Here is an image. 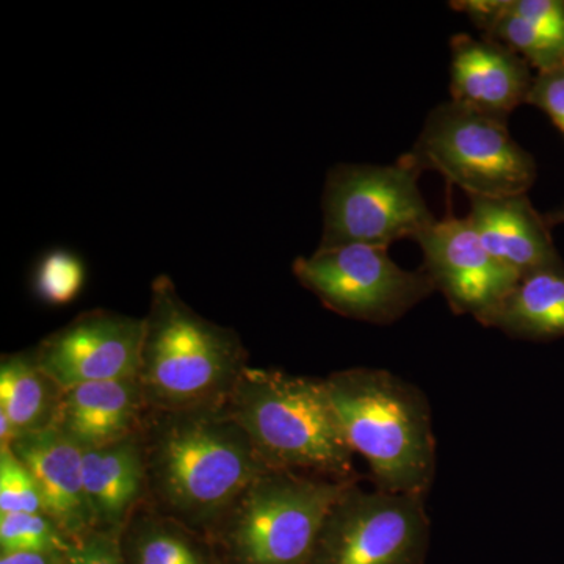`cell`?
<instances>
[{
  "mask_svg": "<svg viewBox=\"0 0 564 564\" xmlns=\"http://www.w3.org/2000/svg\"><path fill=\"white\" fill-rule=\"evenodd\" d=\"M469 198L527 195L536 181L533 155L511 137L508 121L454 101L434 107L410 152Z\"/></svg>",
  "mask_w": 564,
  "mask_h": 564,
  "instance_id": "cell-5",
  "label": "cell"
},
{
  "mask_svg": "<svg viewBox=\"0 0 564 564\" xmlns=\"http://www.w3.org/2000/svg\"><path fill=\"white\" fill-rule=\"evenodd\" d=\"M242 358L236 333L196 314L182 302L169 276L152 282L140 381L155 402L166 406L206 402L237 380Z\"/></svg>",
  "mask_w": 564,
  "mask_h": 564,
  "instance_id": "cell-3",
  "label": "cell"
},
{
  "mask_svg": "<svg viewBox=\"0 0 564 564\" xmlns=\"http://www.w3.org/2000/svg\"><path fill=\"white\" fill-rule=\"evenodd\" d=\"M467 220L486 250L519 276L564 272V262L551 236V225L534 209L529 196L469 198Z\"/></svg>",
  "mask_w": 564,
  "mask_h": 564,
  "instance_id": "cell-14",
  "label": "cell"
},
{
  "mask_svg": "<svg viewBox=\"0 0 564 564\" xmlns=\"http://www.w3.org/2000/svg\"><path fill=\"white\" fill-rule=\"evenodd\" d=\"M421 173L410 154L393 165L334 166L323 188L318 248L415 240L436 220L419 188Z\"/></svg>",
  "mask_w": 564,
  "mask_h": 564,
  "instance_id": "cell-6",
  "label": "cell"
},
{
  "mask_svg": "<svg viewBox=\"0 0 564 564\" xmlns=\"http://www.w3.org/2000/svg\"><path fill=\"white\" fill-rule=\"evenodd\" d=\"M426 529L423 497L350 484L326 519L313 558L318 564H411Z\"/></svg>",
  "mask_w": 564,
  "mask_h": 564,
  "instance_id": "cell-9",
  "label": "cell"
},
{
  "mask_svg": "<svg viewBox=\"0 0 564 564\" xmlns=\"http://www.w3.org/2000/svg\"><path fill=\"white\" fill-rule=\"evenodd\" d=\"M293 274L334 313L380 325L399 321L436 292L425 270H404L388 248L369 245L317 248L295 259Z\"/></svg>",
  "mask_w": 564,
  "mask_h": 564,
  "instance_id": "cell-8",
  "label": "cell"
},
{
  "mask_svg": "<svg viewBox=\"0 0 564 564\" xmlns=\"http://www.w3.org/2000/svg\"><path fill=\"white\" fill-rule=\"evenodd\" d=\"M451 51V101L507 121L529 101L532 66L510 47L459 33L452 39Z\"/></svg>",
  "mask_w": 564,
  "mask_h": 564,
  "instance_id": "cell-12",
  "label": "cell"
},
{
  "mask_svg": "<svg viewBox=\"0 0 564 564\" xmlns=\"http://www.w3.org/2000/svg\"><path fill=\"white\" fill-rule=\"evenodd\" d=\"M511 9L532 22L564 52V0H510Z\"/></svg>",
  "mask_w": 564,
  "mask_h": 564,
  "instance_id": "cell-23",
  "label": "cell"
},
{
  "mask_svg": "<svg viewBox=\"0 0 564 564\" xmlns=\"http://www.w3.org/2000/svg\"><path fill=\"white\" fill-rule=\"evenodd\" d=\"M62 552H13L3 554L0 564H61Z\"/></svg>",
  "mask_w": 564,
  "mask_h": 564,
  "instance_id": "cell-26",
  "label": "cell"
},
{
  "mask_svg": "<svg viewBox=\"0 0 564 564\" xmlns=\"http://www.w3.org/2000/svg\"><path fill=\"white\" fill-rule=\"evenodd\" d=\"M143 464L132 441L84 448V486L95 521L120 524L139 497Z\"/></svg>",
  "mask_w": 564,
  "mask_h": 564,
  "instance_id": "cell-17",
  "label": "cell"
},
{
  "mask_svg": "<svg viewBox=\"0 0 564 564\" xmlns=\"http://www.w3.org/2000/svg\"><path fill=\"white\" fill-rule=\"evenodd\" d=\"M545 220L551 226L562 225L564 223V209L551 212V214L545 215Z\"/></svg>",
  "mask_w": 564,
  "mask_h": 564,
  "instance_id": "cell-28",
  "label": "cell"
},
{
  "mask_svg": "<svg viewBox=\"0 0 564 564\" xmlns=\"http://www.w3.org/2000/svg\"><path fill=\"white\" fill-rule=\"evenodd\" d=\"M352 481L269 470L237 500L231 538L248 564H307L326 519Z\"/></svg>",
  "mask_w": 564,
  "mask_h": 564,
  "instance_id": "cell-7",
  "label": "cell"
},
{
  "mask_svg": "<svg viewBox=\"0 0 564 564\" xmlns=\"http://www.w3.org/2000/svg\"><path fill=\"white\" fill-rule=\"evenodd\" d=\"M11 451L31 470L44 514L69 533L95 522L84 486V448L57 426L21 434Z\"/></svg>",
  "mask_w": 564,
  "mask_h": 564,
  "instance_id": "cell-13",
  "label": "cell"
},
{
  "mask_svg": "<svg viewBox=\"0 0 564 564\" xmlns=\"http://www.w3.org/2000/svg\"><path fill=\"white\" fill-rule=\"evenodd\" d=\"M481 325L530 340L564 337V272L527 274Z\"/></svg>",
  "mask_w": 564,
  "mask_h": 564,
  "instance_id": "cell-16",
  "label": "cell"
},
{
  "mask_svg": "<svg viewBox=\"0 0 564 564\" xmlns=\"http://www.w3.org/2000/svg\"><path fill=\"white\" fill-rule=\"evenodd\" d=\"M202 560L182 534L165 527H151L137 544V564H192Z\"/></svg>",
  "mask_w": 564,
  "mask_h": 564,
  "instance_id": "cell-22",
  "label": "cell"
},
{
  "mask_svg": "<svg viewBox=\"0 0 564 564\" xmlns=\"http://www.w3.org/2000/svg\"><path fill=\"white\" fill-rule=\"evenodd\" d=\"M141 391L140 378L62 389L52 426L68 434L82 448L120 443L135 421Z\"/></svg>",
  "mask_w": 564,
  "mask_h": 564,
  "instance_id": "cell-15",
  "label": "cell"
},
{
  "mask_svg": "<svg viewBox=\"0 0 564 564\" xmlns=\"http://www.w3.org/2000/svg\"><path fill=\"white\" fill-rule=\"evenodd\" d=\"M234 421L270 470H315L351 481L352 455L326 381L243 367Z\"/></svg>",
  "mask_w": 564,
  "mask_h": 564,
  "instance_id": "cell-2",
  "label": "cell"
},
{
  "mask_svg": "<svg viewBox=\"0 0 564 564\" xmlns=\"http://www.w3.org/2000/svg\"><path fill=\"white\" fill-rule=\"evenodd\" d=\"M423 270L456 314L484 322L513 291L521 276L486 250L466 218L447 215L415 237Z\"/></svg>",
  "mask_w": 564,
  "mask_h": 564,
  "instance_id": "cell-10",
  "label": "cell"
},
{
  "mask_svg": "<svg viewBox=\"0 0 564 564\" xmlns=\"http://www.w3.org/2000/svg\"><path fill=\"white\" fill-rule=\"evenodd\" d=\"M54 388L61 389L40 369L35 356L3 358L0 367V411L9 415L20 436L52 425L61 397V392L55 393Z\"/></svg>",
  "mask_w": 564,
  "mask_h": 564,
  "instance_id": "cell-18",
  "label": "cell"
},
{
  "mask_svg": "<svg viewBox=\"0 0 564 564\" xmlns=\"http://www.w3.org/2000/svg\"><path fill=\"white\" fill-rule=\"evenodd\" d=\"M269 470L231 414L174 419L155 448L159 489L193 519L221 513Z\"/></svg>",
  "mask_w": 564,
  "mask_h": 564,
  "instance_id": "cell-4",
  "label": "cell"
},
{
  "mask_svg": "<svg viewBox=\"0 0 564 564\" xmlns=\"http://www.w3.org/2000/svg\"><path fill=\"white\" fill-rule=\"evenodd\" d=\"M57 524L46 514H0V551L13 552H66Z\"/></svg>",
  "mask_w": 564,
  "mask_h": 564,
  "instance_id": "cell-19",
  "label": "cell"
},
{
  "mask_svg": "<svg viewBox=\"0 0 564 564\" xmlns=\"http://www.w3.org/2000/svg\"><path fill=\"white\" fill-rule=\"evenodd\" d=\"M144 321L93 311L43 340L40 369L61 389L140 378Z\"/></svg>",
  "mask_w": 564,
  "mask_h": 564,
  "instance_id": "cell-11",
  "label": "cell"
},
{
  "mask_svg": "<svg viewBox=\"0 0 564 564\" xmlns=\"http://www.w3.org/2000/svg\"><path fill=\"white\" fill-rule=\"evenodd\" d=\"M43 514V497L31 470L10 447L0 448V514Z\"/></svg>",
  "mask_w": 564,
  "mask_h": 564,
  "instance_id": "cell-21",
  "label": "cell"
},
{
  "mask_svg": "<svg viewBox=\"0 0 564 564\" xmlns=\"http://www.w3.org/2000/svg\"><path fill=\"white\" fill-rule=\"evenodd\" d=\"M325 381L345 437L369 464L375 488L425 497L436 470L425 395L388 370H344Z\"/></svg>",
  "mask_w": 564,
  "mask_h": 564,
  "instance_id": "cell-1",
  "label": "cell"
},
{
  "mask_svg": "<svg viewBox=\"0 0 564 564\" xmlns=\"http://www.w3.org/2000/svg\"><path fill=\"white\" fill-rule=\"evenodd\" d=\"M20 437L17 426L10 421L9 415L0 411V441H2V447H11L14 441Z\"/></svg>",
  "mask_w": 564,
  "mask_h": 564,
  "instance_id": "cell-27",
  "label": "cell"
},
{
  "mask_svg": "<svg viewBox=\"0 0 564 564\" xmlns=\"http://www.w3.org/2000/svg\"><path fill=\"white\" fill-rule=\"evenodd\" d=\"M85 267L76 254L55 250L44 256L35 274V289L44 302L68 304L79 295Z\"/></svg>",
  "mask_w": 564,
  "mask_h": 564,
  "instance_id": "cell-20",
  "label": "cell"
},
{
  "mask_svg": "<svg viewBox=\"0 0 564 564\" xmlns=\"http://www.w3.org/2000/svg\"><path fill=\"white\" fill-rule=\"evenodd\" d=\"M70 564H124L120 544L109 533H91L68 552Z\"/></svg>",
  "mask_w": 564,
  "mask_h": 564,
  "instance_id": "cell-25",
  "label": "cell"
},
{
  "mask_svg": "<svg viewBox=\"0 0 564 564\" xmlns=\"http://www.w3.org/2000/svg\"><path fill=\"white\" fill-rule=\"evenodd\" d=\"M527 104L544 111L564 135V68L534 74Z\"/></svg>",
  "mask_w": 564,
  "mask_h": 564,
  "instance_id": "cell-24",
  "label": "cell"
}]
</instances>
